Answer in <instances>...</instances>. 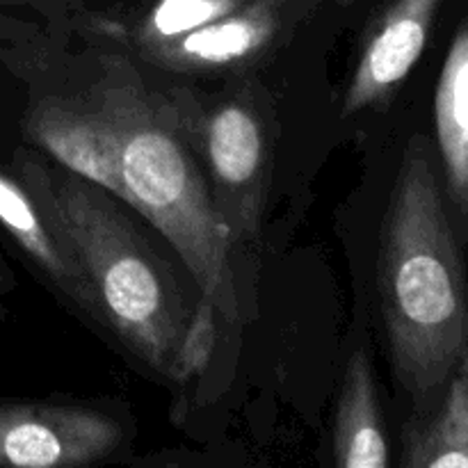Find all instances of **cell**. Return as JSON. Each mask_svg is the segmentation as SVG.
I'll return each instance as SVG.
<instances>
[{
    "label": "cell",
    "mask_w": 468,
    "mask_h": 468,
    "mask_svg": "<svg viewBox=\"0 0 468 468\" xmlns=\"http://www.w3.org/2000/svg\"><path fill=\"white\" fill-rule=\"evenodd\" d=\"M210 178L218 192V210L233 240L251 238L259 224L268 187L270 140L259 110L245 99H229L195 122Z\"/></svg>",
    "instance_id": "obj_4"
},
{
    "label": "cell",
    "mask_w": 468,
    "mask_h": 468,
    "mask_svg": "<svg viewBox=\"0 0 468 468\" xmlns=\"http://www.w3.org/2000/svg\"><path fill=\"white\" fill-rule=\"evenodd\" d=\"M123 428L101 410L55 402H0V466L78 468L108 460Z\"/></svg>",
    "instance_id": "obj_5"
},
{
    "label": "cell",
    "mask_w": 468,
    "mask_h": 468,
    "mask_svg": "<svg viewBox=\"0 0 468 468\" xmlns=\"http://www.w3.org/2000/svg\"><path fill=\"white\" fill-rule=\"evenodd\" d=\"M12 169L67 236L90 282L96 320L167 378L190 320L167 265L103 187L71 172H50L27 151L14 155Z\"/></svg>",
    "instance_id": "obj_2"
},
{
    "label": "cell",
    "mask_w": 468,
    "mask_h": 468,
    "mask_svg": "<svg viewBox=\"0 0 468 468\" xmlns=\"http://www.w3.org/2000/svg\"><path fill=\"white\" fill-rule=\"evenodd\" d=\"M338 468H387L388 441L368 352L355 350L343 373L332 434Z\"/></svg>",
    "instance_id": "obj_10"
},
{
    "label": "cell",
    "mask_w": 468,
    "mask_h": 468,
    "mask_svg": "<svg viewBox=\"0 0 468 468\" xmlns=\"http://www.w3.org/2000/svg\"><path fill=\"white\" fill-rule=\"evenodd\" d=\"M23 30H30V27H27L26 23H18V21H14V18H7L0 14V41L12 39V37L21 35Z\"/></svg>",
    "instance_id": "obj_15"
},
{
    "label": "cell",
    "mask_w": 468,
    "mask_h": 468,
    "mask_svg": "<svg viewBox=\"0 0 468 468\" xmlns=\"http://www.w3.org/2000/svg\"><path fill=\"white\" fill-rule=\"evenodd\" d=\"M0 3H48V0H0Z\"/></svg>",
    "instance_id": "obj_18"
},
{
    "label": "cell",
    "mask_w": 468,
    "mask_h": 468,
    "mask_svg": "<svg viewBox=\"0 0 468 468\" xmlns=\"http://www.w3.org/2000/svg\"><path fill=\"white\" fill-rule=\"evenodd\" d=\"M279 9L261 0H247L236 12L206 23L144 58L169 71L187 73L240 67L259 58L274 41L282 23Z\"/></svg>",
    "instance_id": "obj_9"
},
{
    "label": "cell",
    "mask_w": 468,
    "mask_h": 468,
    "mask_svg": "<svg viewBox=\"0 0 468 468\" xmlns=\"http://www.w3.org/2000/svg\"><path fill=\"white\" fill-rule=\"evenodd\" d=\"M379 297L398 379L416 400H428L468 352V282L420 137L407 146L388 201Z\"/></svg>",
    "instance_id": "obj_1"
},
{
    "label": "cell",
    "mask_w": 468,
    "mask_h": 468,
    "mask_svg": "<svg viewBox=\"0 0 468 468\" xmlns=\"http://www.w3.org/2000/svg\"><path fill=\"white\" fill-rule=\"evenodd\" d=\"M261 3H270V5H274V7H283V5L292 3V0H261Z\"/></svg>",
    "instance_id": "obj_17"
},
{
    "label": "cell",
    "mask_w": 468,
    "mask_h": 468,
    "mask_svg": "<svg viewBox=\"0 0 468 468\" xmlns=\"http://www.w3.org/2000/svg\"><path fill=\"white\" fill-rule=\"evenodd\" d=\"M91 108L112 133L126 204L167 238L201 297L229 324L238 323L233 233L187 151L174 105L155 101L137 82L114 78L96 87Z\"/></svg>",
    "instance_id": "obj_3"
},
{
    "label": "cell",
    "mask_w": 468,
    "mask_h": 468,
    "mask_svg": "<svg viewBox=\"0 0 468 468\" xmlns=\"http://www.w3.org/2000/svg\"><path fill=\"white\" fill-rule=\"evenodd\" d=\"M218 309L210 300L201 297V304L197 306L195 315L187 320L183 329L181 343L174 355L172 366H169V379L178 384L190 382L192 378H199L210 364L213 356L215 338H218V323H215Z\"/></svg>",
    "instance_id": "obj_14"
},
{
    "label": "cell",
    "mask_w": 468,
    "mask_h": 468,
    "mask_svg": "<svg viewBox=\"0 0 468 468\" xmlns=\"http://www.w3.org/2000/svg\"><path fill=\"white\" fill-rule=\"evenodd\" d=\"M0 227L64 297L96 318L90 282L67 236L21 176L7 167H0Z\"/></svg>",
    "instance_id": "obj_7"
},
{
    "label": "cell",
    "mask_w": 468,
    "mask_h": 468,
    "mask_svg": "<svg viewBox=\"0 0 468 468\" xmlns=\"http://www.w3.org/2000/svg\"><path fill=\"white\" fill-rule=\"evenodd\" d=\"M9 288H12V279H9V272L5 270L3 261H0V318L5 314V297H7Z\"/></svg>",
    "instance_id": "obj_16"
},
{
    "label": "cell",
    "mask_w": 468,
    "mask_h": 468,
    "mask_svg": "<svg viewBox=\"0 0 468 468\" xmlns=\"http://www.w3.org/2000/svg\"><path fill=\"white\" fill-rule=\"evenodd\" d=\"M434 114L448 187L455 204L468 210V18L448 50Z\"/></svg>",
    "instance_id": "obj_12"
},
{
    "label": "cell",
    "mask_w": 468,
    "mask_h": 468,
    "mask_svg": "<svg viewBox=\"0 0 468 468\" xmlns=\"http://www.w3.org/2000/svg\"><path fill=\"white\" fill-rule=\"evenodd\" d=\"M441 0H391L361 48L343 96L341 117L387 99L414 69L428 44Z\"/></svg>",
    "instance_id": "obj_6"
},
{
    "label": "cell",
    "mask_w": 468,
    "mask_h": 468,
    "mask_svg": "<svg viewBox=\"0 0 468 468\" xmlns=\"http://www.w3.org/2000/svg\"><path fill=\"white\" fill-rule=\"evenodd\" d=\"M23 126L27 137L67 172L126 201L112 133L94 108L80 110L44 99L32 105Z\"/></svg>",
    "instance_id": "obj_8"
},
{
    "label": "cell",
    "mask_w": 468,
    "mask_h": 468,
    "mask_svg": "<svg viewBox=\"0 0 468 468\" xmlns=\"http://www.w3.org/2000/svg\"><path fill=\"white\" fill-rule=\"evenodd\" d=\"M245 3L247 0H155L137 23L133 39L142 55H149L206 23L236 12Z\"/></svg>",
    "instance_id": "obj_13"
},
{
    "label": "cell",
    "mask_w": 468,
    "mask_h": 468,
    "mask_svg": "<svg viewBox=\"0 0 468 468\" xmlns=\"http://www.w3.org/2000/svg\"><path fill=\"white\" fill-rule=\"evenodd\" d=\"M443 387L439 405L405 428L402 466L468 468V352Z\"/></svg>",
    "instance_id": "obj_11"
}]
</instances>
